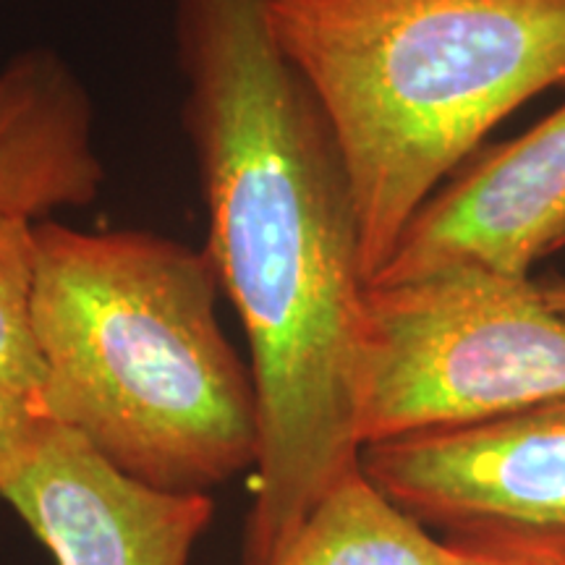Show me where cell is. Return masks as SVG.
<instances>
[{
    "mask_svg": "<svg viewBox=\"0 0 565 565\" xmlns=\"http://www.w3.org/2000/svg\"><path fill=\"white\" fill-rule=\"evenodd\" d=\"M356 200L366 282L500 121L565 82V0H267Z\"/></svg>",
    "mask_w": 565,
    "mask_h": 565,
    "instance_id": "cell-3",
    "label": "cell"
},
{
    "mask_svg": "<svg viewBox=\"0 0 565 565\" xmlns=\"http://www.w3.org/2000/svg\"><path fill=\"white\" fill-rule=\"evenodd\" d=\"M47 422L34 401L0 383V484L30 456Z\"/></svg>",
    "mask_w": 565,
    "mask_h": 565,
    "instance_id": "cell-12",
    "label": "cell"
},
{
    "mask_svg": "<svg viewBox=\"0 0 565 565\" xmlns=\"http://www.w3.org/2000/svg\"><path fill=\"white\" fill-rule=\"evenodd\" d=\"M34 275L38 223L0 210V383L40 406L45 370L32 328Z\"/></svg>",
    "mask_w": 565,
    "mask_h": 565,
    "instance_id": "cell-10",
    "label": "cell"
},
{
    "mask_svg": "<svg viewBox=\"0 0 565 565\" xmlns=\"http://www.w3.org/2000/svg\"><path fill=\"white\" fill-rule=\"evenodd\" d=\"M95 110L53 47L21 51L0 68V210L34 223L89 207L103 192Z\"/></svg>",
    "mask_w": 565,
    "mask_h": 565,
    "instance_id": "cell-8",
    "label": "cell"
},
{
    "mask_svg": "<svg viewBox=\"0 0 565 565\" xmlns=\"http://www.w3.org/2000/svg\"><path fill=\"white\" fill-rule=\"evenodd\" d=\"M181 121L207 252L252 353L257 494L242 565H273L362 463L356 200L328 118L267 26V0H173Z\"/></svg>",
    "mask_w": 565,
    "mask_h": 565,
    "instance_id": "cell-1",
    "label": "cell"
},
{
    "mask_svg": "<svg viewBox=\"0 0 565 565\" xmlns=\"http://www.w3.org/2000/svg\"><path fill=\"white\" fill-rule=\"evenodd\" d=\"M461 565H565V532L482 526L445 534Z\"/></svg>",
    "mask_w": 565,
    "mask_h": 565,
    "instance_id": "cell-11",
    "label": "cell"
},
{
    "mask_svg": "<svg viewBox=\"0 0 565 565\" xmlns=\"http://www.w3.org/2000/svg\"><path fill=\"white\" fill-rule=\"evenodd\" d=\"M362 471L419 524L445 534L482 526L565 532V401L366 445Z\"/></svg>",
    "mask_w": 565,
    "mask_h": 565,
    "instance_id": "cell-5",
    "label": "cell"
},
{
    "mask_svg": "<svg viewBox=\"0 0 565 565\" xmlns=\"http://www.w3.org/2000/svg\"><path fill=\"white\" fill-rule=\"evenodd\" d=\"M557 249H565V103L521 137L479 152L445 183L372 280L450 265L529 275Z\"/></svg>",
    "mask_w": 565,
    "mask_h": 565,
    "instance_id": "cell-7",
    "label": "cell"
},
{
    "mask_svg": "<svg viewBox=\"0 0 565 565\" xmlns=\"http://www.w3.org/2000/svg\"><path fill=\"white\" fill-rule=\"evenodd\" d=\"M536 286H540L542 299H545L550 307L555 309V312L565 315V278L563 275H553V278L536 280Z\"/></svg>",
    "mask_w": 565,
    "mask_h": 565,
    "instance_id": "cell-13",
    "label": "cell"
},
{
    "mask_svg": "<svg viewBox=\"0 0 565 565\" xmlns=\"http://www.w3.org/2000/svg\"><path fill=\"white\" fill-rule=\"evenodd\" d=\"M273 565H461V553L395 505L359 463L317 500Z\"/></svg>",
    "mask_w": 565,
    "mask_h": 565,
    "instance_id": "cell-9",
    "label": "cell"
},
{
    "mask_svg": "<svg viewBox=\"0 0 565 565\" xmlns=\"http://www.w3.org/2000/svg\"><path fill=\"white\" fill-rule=\"evenodd\" d=\"M0 498L55 565H189L215 515L210 494L139 482L55 422Z\"/></svg>",
    "mask_w": 565,
    "mask_h": 565,
    "instance_id": "cell-6",
    "label": "cell"
},
{
    "mask_svg": "<svg viewBox=\"0 0 565 565\" xmlns=\"http://www.w3.org/2000/svg\"><path fill=\"white\" fill-rule=\"evenodd\" d=\"M217 291L207 252L179 238L38 223L42 414L166 492L210 494L254 469L257 391Z\"/></svg>",
    "mask_w": 565,
    "mask_h": 565,
    "instance_id": "cell-2",
    "label": "cell"
},
{
    "mask_svg": "<svg viewBox=\"0 0 565 565\" xmlns=\"http://www.w3.org/2000/svg\"><path fill=\"white\" fill-rule=\"evenodd\" d=\"M565 401V315L529 275L450 265L362 296V450Z\"/></svg>",
    "mask_w": 565,
    "mask_h": 565,
    "instance_id": "cell-4",
    "label": "cell"
}]
</instances>
